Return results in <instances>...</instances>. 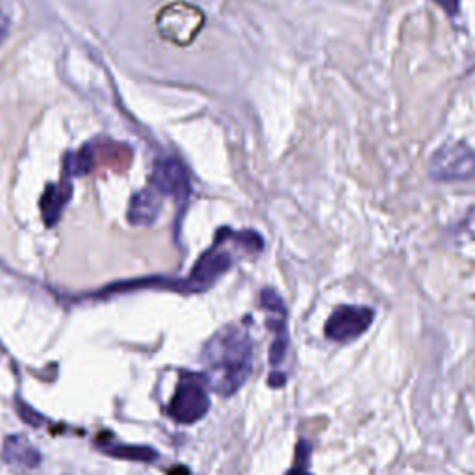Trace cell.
Here are the masks:
<instances>
[{"label":"cell","instance_id":"2","mask_svg":"<svg viewBox=\"0 0 475 475\" xmlns=\"http://www.w3.org/2000/svg\"><path fill=\"white\" fill-rule=\"evenodd\" d=\"M210 409L208 381L199 373H184L179 381L175 396L171 398L167 412L177 423H195Z\"/></svg>","mask_w":475,"mask_h":475},{"label":"cell","instance_id":"15","mask_svg":"<svg viewBox=\"0 0 475 475\" xmlns=\"http://www.w3.org/2000/svg\"><path fill=\"white\" fill-rule=\"evenodd\" d=\"M8 34H10V19L3 10H0V45L6 41Z\"/></svg>","mask_w":475,"mask_h":475},{"label":"cell","instance_id":"1","mask_svg":"<svg viewBox=\"0 0 475 475\" xmlns=\"http://www.w3.org/2000/svg\"><path fill=\"white\" fill-rule=\"evenodd\" d=\"M201 359L212 391L220 396H233L252 371L251 336L236 325H227L206 341Z\"/></svg>","mask_w":475,"mask_h":475},{"label":"cell","instance_id":"4","mask_svg":"<svg viewBox=\"0 0 475 475\" xmlns=\"http://www.w3.org/2000/svg\"><path fill=\"white\" fill-rule=\"evenodd\" d=\"M373 316L370 307H340L327 320L325 336L332 341H351L370 329Z\"/></svg>","mask_w":475,"mask_h":475},{"label":"cell","instance_id":"8","mask_svg":"<svg viewBox=\"0 0 475 475\" xmlns=\"http://www.w3.org/2000/svg\"><path fill=\"white\" fill-rule=\"evenodd\" d=\"M73 193L71 179L64 177L62 184H49L45 193L41 197V215L43 222H45L49 227L56 225L58 220L62 218V212L67 206L69 199Z\"/></svg>","mask_w":475,"mask_h":475},{"label":"cell","instance_id":"14","mask_svg":"<svg viewBox=\"0 0 475 475\" xmlns=\"http://www.w3.org/2000/svg\"><path fill=\"white\" fill-rule=\"evenodd\" d=\"M286 350H288V331L284 329L275 332V340L272 343V351H270V362L273 366H279L286 357Z\"/></svg>","mask_w":475,"mask_h":475},{"label":"cell","instance_id":"13","mask_svg":"<svg viewBox=\"0 0 475 475\" xmlns=\"http://www.w3.org/2000/svg\"><path fill=\"white\" fill-rule=\"evenodd\" d=\"M261 301H262L264 311H268V314H286L284 301H282V297L275 290L266 288L261 293Z\"/></svg>","mask_w":475,"mask_h":475},{"label":"cell","instance_id":"6","mask_svg":"<svg viewBox=\"0 0 475 475\" xmlns=\"http://www.w3.org/2000/svg\"><path fill=\"white\" fill-rule=\"evenodd\" d=\"M231 266H233L231 254L212 247L199 258L197 264L192 270V275L186 279L188 292L208 290L215 282V279L222 277Z\"/></svg>","mask_w":475,"mask_h":475},{"label":"cell","instance_id":"9","mask_svg":"<svg viewBox=\"0 0 475 475\" xmlns=\"http://www.w3.org/2000/svg\"><path fill=\"white\" fill-rule=\"evenodd\" d=\"M5 457H6L8 462L21 466V468H26V470H34L41 462L39 451L25 437H19V435L6 439Z\"/></svg>","mask_w":475,"mask_h":475},{"label":"cell","instance_id":"10","mask_svg":"<svg viewBox=\"0 0 475 475\" xmlns=\"http://www.w3.org/2000/svg\"><path fill=\"white\" fill-rule=\"evenodd\" d=\"M95 158H94V151L92 147H82L76 153H69L65 156V163H64V177L73 179V177H80V175H88V173L94 169Z\"/></svg>","mask_w":475,"mask_h":475},{"label":"cell","instance_id":"17","mask_svg":"<svg viewBox=\"0 0 475 475\" xmlns=\"http://www.w3.org/2000/svg\"><path fill=\"white\" fill-rule=\"evenodd\" d=\"M284 382H286V379H284L282 373H272L270 375V384L272 386H282Z\"/></svg>","mask_w":475,"mask_h":475},{"label":"cell","instance_id":"11","mask_svg":"<svg viewBox=\"0 0 475 475\" xmlns=\"http://www.w3.org/2000/svg\"><path fill=\"white\" fill-rule=\"evenodd\" d=\"M103 451L110 457L123 459V460H133V462H153L158 459V451L147 446H126V444H110L104 446Z\"/></svg>","mask_w":475,"mask_h":475},{"label":"cell","instance_id":"3","mask_svg":"<svg viewBox=\"0 0 475 475\" xmlns=\"http://www.w3.org/2000/svg\"><path fill=\"white\" fill-rule=\"evenodd\" d=\"M429 175L437 183H462L475 177V153L460 142L442 145L429 163Z\"/></svg>","mask_w":475,"mask_h":475},{"label":"cell","instance_id":"16","mask_svg":"<svg viewBox=\"0 0 475 475\" xmlns=\"http://www.w3.org/2000/svg\"><path fill=\"white\" fill-rule=\"evenodd\" d=\"M437 3H439L450 15H457L460 0H437Z\"/></svg>","mask_w":475,"mask_h":475},{"label":"cell","instance_id":"7","mask_svg":"<svg viewBox=\"0 0 475 475\" xmlns=\"http://www.w3.org/2000/svg\"><path fill=\"white\" fill-rule=\"evenodd\" d=\"M162 197L163 195L153 184L149 188L138 192L131 199V206H128V213H126V218H128V222H131V225H134V227L153 225L158 220V215L163 206Z\"/></svg>","mask_w":475,"mask_h":475},{"label":"cell","instance_id":"12","mask_svg":"<svg viewBox=\"0 0 475 475\" xmlns=\"http://www.w3.org/2000/svg\"><path fill=\"white\" fill-rule=\"evenodd\" d=\"M311 444L307 440H301L297 444L295 450V462L292 466V470L288 471V475H311L309 471V464H311Z\"/></svg>","mask_w":475,"mask_h":475},{"label":"cell","instance_id":"5","mask_svg":"<svg viewBox=\"0 0 475 475\" xmlns=\"http://www.w3.org/2000/svg\"><path fill=\"white\" fill-rule=\"evenodd\" d=\"M153 186L162 195H171L179 204H186L192 193L188 173L179 160L165 158L153 169Z\"/></svg>","mask_w":475,"mask_h":475}]
</instances>
